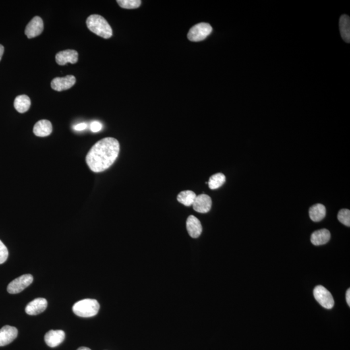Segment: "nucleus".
<instances>
[{
  "mask_svg": "<svg viewBox=\"0 0 350 350\" xmlns=\"http://www.w3.org/2000/svg\"><path fill=\"white\" fill-rule=\"evenodd\" d=\"M118 141L114 138H105L97 142L87 154L86 161L95 173L105 171L117 159L119 152Z\"/></svg>",
  "mask_w": 350,
  "mask_h": 350,
  "instance_id": "f257e3e1",
  "label": "nucleus"
},
{
  "mask_svg": "<svg viewBox=\"0 0 350 350\" xmlns=\"http://www.w3.org/2000/svg\"><path fill=\"white\" fill-rule=\"evenodd\" d=\"M87 27L89 30L100 36L108 39L112 36V30L107 21L98 15H92L87 18Z\"/></svg>",
  "mask_w": 350,
  "mask_h": 350,
  "instance_id": "f03ea898",
  "label": "nucleus"
},
{
  "mask_svg": "<svg viewBox=\"0 0 350 350\" xmlns=\"http://www.w3.org/2000/svg\"><path fill=\"white\" fill-rule=\"evenodd\" d=\"M100 308V303L96 300L84 299L73 305V311L77 316L89 318L98 314Z\"/></svg>",
  "mask_w": 350,
  "mask_h": 350,
  "instance_id": "7ed1b4c3",
  "label": "nucleus"
},
{
  "mask_svg": "<svg viewBox=\"0 0 350 350\" xmlns=\"http://www.w3.org/2000/svg\"><path fill=\"white\" fill-rule=\"evenodd\" d=\"M212 27L208 23H199L190 29L187 38L191 42L202 41L212 33Z\"/></svg>",
  "mask_w": 350,
  "mask_h": 350,
  "instance_id": "20e7f679",
  "label": "nucleus"
},
{
  "mask_svg": "<svg viewBox=\"0 0 350 350\" xmlns=\"http://www.w3.org/2000/svg\"><path fill=\"white\" fill-rule=\"evenodd\" d=\"M315 299L327 309H331L333 307L334 300L330 292L322 285L317 286L313 291Z\"/></svg>",
  "mask_w": 350,
  "mask_h": 350,
  "instance_id": "39448f33",
  "label": "nucleus"
},
{
  "mask_svg": "<svg viewBox=\"0 0 350 350\" xmlns=\"http://www.w3.org/2000/svg\"><path fill=\"white\" fill-rule=\"evenodd\" d=\"M33 281L32 274H24L11 282L7 287V291L10 294H17L24 291Z\"/></svg>",
  "mask_w": 350,
  "mask_h": 350,
  "instance_id": "423d86ee",
  "label": "nucleus"
},
{
  "mask_svg": "<svg viewBox=\"0 0 350 350\" xmlns=\"http://www.w3.org/2000/svg\"><path fill=\"white\" fill-rule=\"evenodd\" d=\"M76 83V79L73 75H68L65 77H56L51 83V88L57 92L68 90Z\"/></svg>",
  "mask_w": 350,
  "mask_h": 350,
  "instance_id": "0eeeda50",
  "label": "nucleus"
},
{
  "mask_svg": "<svg viewBox=\"0 0 350 350\" xmlns=\"http://www.w3.org/2000/svg\"><path fill=\"white\" fill-rule=\"evenodd\" d=\"M44 30V22L39 17H34L29 22L25 30V34L28 38H33L39 36Z\"/></svg>",
  "mask_w": 350,
  "mask_h": 350,
  "instance_id": "6e6552de",
  "label": "nucleus"
},
{
  "mask_svg": "<svg viewBox=\"0 0 350 350\" xmlns=\"http://www.w3.org/2000/svg\"><path fill=\"white\" fill-rule=\"evenodd\" d=\"M212 205V200L211 197L207 195L201 194L197 195L192 206L196 212L201 214H206L211 210Z\"/></svg>",
  "mask_w": 350,
  "mask_h": 350,
  "instance_id": "1a4fd4ad",
  "label": "nucleus"
},
{
  "mask_svg": "<svg viewBox=\"0 0 350 350\" xmlns=\"http://www.w3.org/2000/svg\"><path fill=\"white\" fill-rule=\"evenodd\" d=\"M79 54L73 50H67L59 52L56 55L55 60L58 65L64 66L67 63L75 64L78 61Z\"/></svg>",
  "mask_w": 350,
  "mask_h": 350,
  "instance_id": "9d476101",
  "label": "nucleus"
},
{
  "mask_svg": "<svg viewBox=\"0 0 350 350\" xmlns=\"http://www.w3.org/2000/svg\"><path fill=\"white\" fill-rule=\"evenodd\" d=\"M65 339V333L63 330H50L44 336L46 344L51 348L57 347Z\"/></svg>",
  "mask_w": 350,
  "mask_h": 350,
  "instance_id": "9b49d317",
  "label": "nucleus"
},
{
  "mask_svg": "<svg viewBox=\"0 0 350 350\" xmlns=\"http://www.w3.org/2000/svg\"><path fill=\"white\" fill-rule=\"evenodd\" d=\"M18 336V330L15 327L5 326L0 330V346L11 343Z\"/></svg>",
  "mask_w": 350,
  "mask_h": 350,
  "instance_id": "f8f14e48",
  "label": "nucleus"
},
{
  "mask_svg": "<svg viewBox=\"0 0 350 350\" xmlns=\"http://www.w3.org/2000/svg\"><path fill=\"white\" fill-rule=\"evenodd\" d=\"M48 301L45 299L38 298L29 303L26 307V312L29 315H37L44 312L47 308Z\"/></svg>",
  "mask_w": 350,
  "mask_h": 350,
  "instance_id": "ddd939ff",
  "label": "nucleus"
},
{
  "mask_svg": "<svg viewBox=\"0 0 350 350\" xmlns=\"http://www.w3.org/2000/svg\"><path fill=\"white\" fill-rule=\"evenodd\" d=\"M186 228L189 235L193 238H197L200 236L202 232V224L200 220L194 216H190L187 218Z\"/></svg>",
  "mask_w": 350,
  "mask_h": 350,
  "instance_id": "4468645a",
  "label": "nucleus"
},
{
  "mask_svg": "<svg viewBox=\"0 0 350 350\" xmlns=\"http://www.w3.org/2000/svg\"><path fill=\"white\" fill-rule=\"evenodd\" d=\"M53 127L50 121L43 119L38 121L34 126L33 133L36 136L46 137L51 134Z\"/></svg>",
  "mask_w": 350,
  "mask_h": 350,
  "instance_id": "2eb2a0df",
  "label": "nucleus"
},
{
  "mask_svg": "<svg viewBox=\"0 0 350 350\" xmlns=\"http://www.w3.org/2000/svg\"><path fill=\"white\" fill-rule=\"evenodd\" d=\"M331 233L329 230L322 229L313 232L311 237V241L315 246L326 244L330 240Z\"/></svg>",
  "mask_w": 350,
  "mask_h": 350,
  "instance_id": "dca6fc26",
  "label": "nucleus"
},
{
  "mask_svg": "<svg viewBox=\"0 0 350 350\" xmlns=\"http://www.w3.org/2000/svg\"><path fill=\"white\" fill-rule=\"evenodd\" d=\"M340 34L342 39L347 43L350 42V19L348 15H342L339 21Z\"/></svg>",
  "mask_w": 350,
  "mask_h": 350,
  "instance_id": "f3484780",
  "label": "nucleus"
},
{
  "mask_svg": "<svg viewBox=\"0 0 350 350\" xmlns=\"http://www.w3.org/2000/svg\"><path fill=\"white\" fill-rule=\"evenodd\" d=\"M309 217L313 221L319 222L325 217L326 215V207L321 204L313 205L309 209Z\"/></svg>",
  "mask_w": 350,
  "mask_h": 350,
  "instance_id": "a211bd4d",
  "label": "nucleus"
},
{
  "mask_svg": "<svg viewBox=\"0 0 350 350\" xmlns=\"http://www.w3.org/2000/svg\"><path fill=\"white\" fill-rule=\"evenodd\" d=\"M15 109L20 113H25L30 109L31 100L26 95H20L15 98L14 102Z\"/></svg>",
  "mask_w": 350,
  "mask_h": 350,
  "instance_id": "6ab92c4d",
  "label": "nucleus"
},
{
  "mask_svg": "<svg viewBox=\"0 0 350 350\" xmlns=\"http://www.w3.org/2000/svg\"><path fill=\"white\" fill-rule=\"evenodd\" d=\"M197 195L192 191H182L177 196V200L180 203L186 206H192L196 199Z\"/></svg>",
  "mask_w": 350,
  "mask_h": 350,
  "instance_id": "aec40b11",
  "label": "nucleus"
},
{
  "mask_svg": "<svg viewBox=\"0 0 350 350\" xmlns=\"http://www.w3.org/2000/svg\"><path fill=\"white\" fill-rule=\"evenodd\" d=\"M226 181V177L222 173H217L212 175L209 179L208 184L211 189L219 188Z\"/></svg>",
  "mask_w": 350,
  "mask_h": 350,
  "instance_id": "412c9836",
  "label": "nucleus"
},
{
  "mask_svg": "<svg viewBox=\"0 0 350 350\" xmlns=\"http://www.w3.org/2000/svg\"><path fill=\"white\" fill-rule=\"evenodd\" d=\"M117 3L123 9H133L138 8L142 1L140 0H117Z\"/></svg>",
  "mask_w": 350,
  "mask_h": 350,
  "instance_id": "4be33fe9",
  "label": "nucleus"
},
{
  "mask_svg": "<svg viewBox=\"0 0 350 350\" xmlns=\"http://www.w3.org/2000/svg\"><path fill=\"white\" fill-rule=\"evenodd\" d=\"M338 219L346 226H350V212L347 209H342L338 214Z\"/></svg>",
  "mask_w": 350,
  "mask_h": 350,
  "instance_id": "5701e85b",
  "label": "nucleus"
},
{
  "mask_svg": "<svg viewBox=\"0 0 350 350\" xmlns=\"http://www.w3.org/2000/svg\"><path fill=\"white\" fill-rule=\"evenodd\" d=\"M9 256V252L6 246L0 240V265L6 262Z\"/></svg>",
  "mask_w": 350,
  "mask_h": 350,
  "instance_id": "b1692460",
  "label": "nucleus"
},
{
  "mask_svg": "<svg viewBox=\"0 0 350 350\" xmlns=\"http://www.w3.org/2000/svg\"><path fill=\"white\" fill-rule=\"evenodd\" d=\"M102 128V125L101 123L99 122V121H93L90 124V130L93 133H98L101 130Z\"/></svg>",
  "mask_w": 350,
  "mask_h": 350,
  "instance_id": "393cba45",
  "label": "nucleus"
},
{
  "mask_svg": "<svg viewBox=\"0 0 350 350\" xmlns=\"http://www.w3.org/2000/svg\"><path fill=\"white\" fill-rule=\"evenodd\" d=\"M86 128L87 124L85 123H79V124L75 125V126L74 127L75 130L77 131H83Z\"/></svg>",
  "mask_w": 350,
  "mask_h": 350,
  "instance_id": "a878e982",
  "label": "nucleus"
},
{
  "mask_svg": "<svg viewBox=\"0 0 350 350\" xmlns=\"http://www.w3.org/2000/svg\"><path fill=\"white\" fill-rule=\"evenodd\" d=\"M346 301H347L348 305H349V307L350 306V289H348V291H346Z\"/></svg>",
  "mask_w": 350,
  "mask_h": 350,
  "instance_id": "bb28decb",
  "label": "nucleus"
},
{
  "mask_svg": "<svg viewBox=\"0 0 350 350\" xmlns=\"http://www.w3.org/2000/svg\"><path fill=\"white\" fill-rule=\"evenodd\" d=\"M3 53H4V47L0 44V61H1V58H2Z\"/></svg>",
  "mask_w": 350,
  "mask_h": 350,
  "instance_id": "cd10ccee",
  "label": "nucleus"
},
{
  "mask_svg": "<svg viewBox=\"0 0 350 350\" xmlns=\"http://www.w3.org/2000/svg\"><path fill=\"white\" fill-rule=\"evenodd\" d=\"M77 350H91L90 348L86 347H80Z\"/></svg>",
  "mask_w": 350,
  "mask_h": 350,
  "instance_id": "c85d7f7f",
  "label": "nucleus"
}]
</instances>
